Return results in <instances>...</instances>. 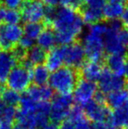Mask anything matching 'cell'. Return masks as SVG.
<instances>
[{
  "mask_svg": "<svg viewBox=\"0 0 128 129\" xmlns=\"http://www.w3.org/2000/svg\"><path fill=\"white\" fill-rule=\"evenodd\" d=\"M83 19L71 6H62L56 9L52 26L55 29L57 43L66 46L75 42L81 35L84 27Z\"/></svg>",
  "mask_w": 128,
  "mask_h": 129,
  "instance_id": "obj_1",
  "label": "cell"
},
{
  "mask_svg": "<svg viewBox=\"0 0 128 129\" xmlns=\"http://www.w3.org/2000/svg\"><path fill=\"white\" fill-rule=\"evenodd\" d=\"M78 82V74L74 68L63 66L51 72L49 86L58 95H71Z\"/></svg>",
  "mask_w": 128,
  "mask_h": 129,
  "instance_id": "obj_2",
  "label": "cell"
},
{
  "mask_svg": "<svg viewBox=\"0 0 128 129\" xmlns=\"http://www.w3.org/2000/svg\"><path fill=\"white\" fill-rule=\"evenodd\" d=\"M104 45L108 54H124L128 46V29L116 30L109 27L104 37Z\"/></svg>",
  "mask_w": 128,
  "mask_h": 129,
  "instance_id": "obj_3",
  "label": "cell"
},
{
  "mask_svg": "<svg viewBox=\"0 0 128 129\" xmlns=\"http://www.w3.org/2000/svg\"><path fill=\"white\" fill-rule=\"evenodd\" d=\"M31 70H27L20 64L12 69L5 83L8 88L22 93L26 92L31 86Z\"/></svg>",
  "mask_w": 128,
  "mask_h": 129,
  "instance_id": "obj_4",
  "label": "cell"
},
{
  "mask_svg": "<svg viewBox=\"0 0 128 129\" xmlns=\"http://www.w3.org/2000/svg\"><path fill=\"white\" fill-rule=\"evenodd\" d=\"M74 98L71 95H57L51 102L50 119L52 122L62 123L67 119L73 106Z\"/></svg>",
  "mask_w": 128,
  "mask_h": 129,
  "instance_id": "obj_5",
  "label": "cell"
},
{
  "mask_svg": "<svg viewBox=\"0 0 128 129\" xmlns=\"http://www.w3.org/2000/svg\"><path fill=\"white\" fill-rule=\"evenodd\" d=\"M46 7L41 0H24L20 6L22 20L25 23L41 22L44 20Z\"/></svg>",
  "mask_w": 128,
  "mask_h": 129,
  "instance_id": "obj_6",
  "label": "cell"
},
{
  "mask_svg": "<svg viewBox=\"0 0 128 129\" xmlns=\"http://www.w3.org/2000/svg\"><path fill=\"white\" fill-rule=\"evenodd\" d=\"M82 47L86 54V57L91 61H101L104 54V38L86 33L82 38Z\"/></svg>",
  "mask_w": 128,
  "mask_h": 129,
  "instance_id": "obj_7",
  "label": "cell"
},
{
  "mask_svg": "<svg viewBox=\"0 0 128 129\" xmlns=\"http://www.w3.org/2000/svg\"><path fill=\"white\" fill-rule=\"evenodd\" d=\"M97 92V86L95 82L82 78L78 80L73 91L74 100L78 105L83 106L86 104L94 100Z\"/></svg>",
  "mask_w": 128,
  "mask_h": 129,
  "instance_id": "obj_8",
  "label": "cell"
},
{
  "mask_svg": "<svg viewBox=\"0 0 128 129\" xmlns=\"http://www.w3.org/2000/svg\"><path fill=\"white\" fill-rule=\"evenodd\" d=\"M63 52L64 64L66 66L76 69L81 68L85 62L86 54L82 44L73 42L69 45L62 46Z\"/></svg>",
  "mask_w": 128,
  "mask_h": 129,
  "instance_id": "obj_9",
  "label": "cell"
},
{
  "mask_svg": "<svg viewBox=\"0 0 128 129\" xmlns=\"http://www.w3.org/2000/svg\"><path fill=\"white\" fill-rule=\"evenodd\" d=\"M125 84V83L123 77L112 73L108 69H104V71L98 80L99 90L106 95L112 91L123 90Z\"/></svg>",
  "mask_w": 128,
  "mask_h": 129,
  "instance_id": "obj_10",
  "label": "cell"
},
{
  "mask_svg": "<svg viewBox=\"0 0 128 129\" xmlns=\"http://www.w3.org/2000/svg\"><path fill=\"white\" fill-rule=\"evenodd\" d=\"M83 107L85 116L92 122L105 120L111 113L107 106L97 103L95 100L86 104L85 105H83Z\"/></svg>",
  "mask_w": 128,
  "mask_h": 129,
  "instance_id": "obj_11",
  "label": "cell"
},
{
  "mask_svg": "<svg viewBox=\"0 0 128 129\" xmlns=\"http://www.w3.org/2000/svg\"><path fill=\"white\" fill-rule=\"evenodd\" d=\"M18 60L12 51H3L0 54V83H5L9 74L17 66Z\"/></svg>",
  "mask_w": 128,
  "mask_h": 129,
  "instance_id": "obj_12",
  "label": "cell"
},
{
  "mask_svg": "<svg viewBox=\"0 0 128 129\" xmlns=\"http://www.w3.org/2000/svg\"><path fill=\"white\" fill-rule=\"evenodd\" d=\"M37 102H49L54 99V90L49 85H32L26 91Z\"/></svg>",
  "mask_w": 128,
  "mask_h": 129,
  "instance_id": "obj_13",
  "label": "cell"
},
{
  "mask_svg": "<svg viewBox=\"0 0 128 129\" xmlns=\"http://www.w3.org/2000/svg\"><path fill=\"white\" fill-rule=\"evenodd\" d=\"M80 69L82 78H85V79L92 82L98 81L103 71H104V69H103L100 61H91V60L85 61Z\"/></svg>",
  "mask_w": 128,
  "mask_h": 129,
  "instance_id": "obj_14",
  "label": "cell"
},
{
  "mask_svg": "<svg viewBox=\"0 0 128 129\" xmlns=\"http://www.w3.org/2000/svg\"><path fill=\"white\" fill-rule=\"evenodd\" d=\"M64 58L63 52H62V47H55L53 49L47 54L45 65L50 70V72H54L59 70L60 68L63 67Z\"/></svg>",
  "mask_w": 128,
  "mask_h": 129,
  "instance_id": "obj_15",
  "label": "cell"
},
{
  "mask_svg": "<svg viewBox=\"0 0 128 129\" xmlns=\"http://www.w3.org/2000/svg\"><path fill=\"white\" fill-rule=\"evenodd\" d=\"M0 26H1L5 37L14 47L19 43V41L24 35V28L19 24L8 25L2 23L0 24Z\"/></svg>",
  "mask_w": 128,
  "mask_h": 129,
  "instance_id": "obj_16",
  "label": "cell"
},
{
  "mask_svg": "<svg viewBox=\"0 0 128 129\" xmlns=\"http://www.w3.org/2000/svg\"><path fill=\"white\" fill-rule=\"evenodd\" d=\"M125 59L124 54H109L106 58L107 69L112 73L124 77Z\"/></svg>",
  "mask_w": 128,
  "mask_h": 129,
  "instance_id": "obj_17",
  "label": "cell"
},
{
  "mask_svg": "<svg viewBox=\"0 0 128 129\" xmlns=\"http://www.w3.org/2000/svg\"><path fill=\"white\" fill-rule=\"evenodd\" d=\"M36 41L38 46L43 48L45 51H50L54 48H55V45L57 44L55 33L49 28L44 29Z\"/></svg>",
  "mask_w": 128,
  "mask_h": 129,
  "instance_id": "obj_18",
  "label": "cell"
},
{
  "mask_svg": "<svg viewBox=\"0 0 128 129\" xmlns=\"http://www.w3.org/2000/svg\"><path fill=\"white\" fill-rule=\"evenodd\" d=\"M125 5L109 2L103 8L104 19H107L109 21L121 19L122 15H123L124 12H125Z\"/></svg>",
  "mask_w": 128,
  "mask_h": 129,
  "instance_id": "obj_19",
  "label": "cell"
},
{
  "mask_svg": "<svg viewBox=\"0 0 128 129\" xmlns=\"http://www.w3.org/2000/svg\"><path fill=\"white\" fill-rule=\"evenodd\" d=\"M106 103L111 108L118 109L128 104V93L125 90H119L107 94Z\"/></svg>",
  "mask_w": 128,
  "mask_h": 129,
  "instance_id": "obj_20",
  "label": "cell"
},
{
  "mask_svg": "<svg viewBox=\"0 0 128 129\" xmlns=\"http://www.w3.org/2000/svg\"><path fill=\"white\" fill-rule=\"evenodd\" d=\"M50 70L44 64L36 65L31 70L32 81L36 85H46L50 78Z\"/></svg>",
  "mask_w": 128,
  "mask_h": 129,
  "instance_id": "obj_21",
  "label": "cell"
},
{
  "mask_svg": "<svg viewBox=\"0 0 128 129\" xmlns=\"http://www.w3.org/2000/svg\"><path fill=\"white\" fill-rule=\"evenodd\" d=\"M0 20L2 23L8 25L19 24L22 20L20 11L18 9H10L5 5L0 6Z\"/></svg>",
  "mask_w": 128,
  "mask_h": 129,
  "instance_id": "obj_22",
  "label": "cell"
},
{
  "mask_svg": "<svg viewBox=\"0 0 128 129\" xmlns=\"http://www.w3.org/2000/svg\"><path fill=\"white\" fill-rule=\"evenodd\" d=\"M81 17L83 19L85 24L92 25L95 23L100 22L104 19V14H103V10H101V9L85 6L82 9Z\"/></svg>",
  "mask_w": 128,
  "mask_h": 129,
  "instance_id": "obj_23",
  "label": "cell"
},
{
  "mask_svg": "<svg viewBox=\"0 0 128 129\" xmlns=\"http://www.w3.org/2000/svg\"><path fill=\"white\" fill-rule=\"evenodd\" d=\"M111 119L117 128H128V104L111 113Z\"/></svg>",
  "mask_w": 128,
  "mask_h": 129,
  "instance_id": "obj_24",
  "label": "cell"
},
{
  "mask_svg": "<svg viewBox=\"0 0 128 129\" xmlns=\"http://www.w3.org/2000/svg\"><path fill=\"white\" fill-rule=\"evenodd\" d=\"M47 51H45L40 47L33 46L32 48H30L27 51L26 59L32 63L33 66L39 64H43L46 61L47 57Z\"/></svg>",
  "mask_w": 128,
  "mask_h": 129,
  "instance_id": "obj_25",
  "label": "cell"
},
{
  "mask_svg": "<svg viewBox=\"0 0 128 129\" xmlns=\"http://www.w3.org/2000/svg\"><path fill=\"white\" fill-rule=\"evenodd\" d=\"M20 99L21 96L19 92L8 88V87L6 89H3L0 100L3 101L5 104L8 105H12V106H17L18 105H19Z\"/></svg>",
  "mask_w": 128,
  "mask_h": 129,
  "instance_id": "obj_26",
  "label": "cell"
},
{
  "mask_svg": "<svg viewBox=\"0 0 128 129\" xmlns=\"http://www.w3.org/2000/svg\"><path fill=\"white\" fill-rule=\"evenodd\" d=\"M18 111L15 106L8 105L3 101H0V121H8L12 122L16 120Z\"/></svg>",
  "mask_w": 128,
  "mask_h": 129,
  "instance_id": "obj_27",
  "label": "cell"
},
{
  "mask_svg": "<svg viewBox=\"0 0 128 129\" xmlns=\"http://www.w3.org/2000/svg\"><path fill=\"white\" fill-rule=\"evenodd\" d=\"M37 101L32 99L30 96L26 93L21 96L20 102H19V112H26V113H34L37 111L38 106Z\"/></svg>",
  "mask_w": 128,
  "mask_h": 129,
  "instance_id": "obj_28",
  "label": "cell"
},
{
  "mask_svg": "<svg viewBox=\"0 0 128 129\" xmlns=\"http://www.w3.org/2000/svg\"><path fill=\"white\" fill-rule=\"evenodd\" d=\"M43 30H44V26L40 22L26 23L24 26V34L36 41Z\"/></svg>",
  "mask_w": 128,
  "mask_h": 129,
  "instance_id": "obj_29",
  "label": "cell"
},
{
  "mask_svg": "<svg viewBox=\"0 0 128 129\" xmlns=\"http://www.w3.org/2000/svg\"><path fill=\"white\" fill-rule=\"evenodd\" d=\"M108 30H109V25L100 21V22L95 23V24L89 25L87 33L93 34V35L98 36V37L104 38V35L107 34Z\"/></svg>",
  "mask_w": 128,
  "mask_h": 129,
  "instance_id": "obj_30",
  "label": "cell"
},
{
  "mask_svg": "<svg viewBox=\"0 0 128 129\" xmlns=\"http://www.w3.org/2000/svg\"><path fill=\"white\" fill-rule=\"evenodd\" d=\"M85 116V113H84V110L83 108H82L80 105H73L69 112V115H68V119L72 120L73 122L76 121L77 119H81L82 117Z\"/></svg>",
  "mask_w": 128,
  "mask_h": 129,
  "instance_id": "obj_31",
  "label": "cell"
},
{
  "mask_svg": "<svg viewBox=\"0 0 128 129\" xmlns=\"http://www.w3.org/2000/svg\"><path fill=\"white\" fill-rule=\"evenodd\" d=\"M74 124H75V129H93L92 122L86 116L77 119L74 122Z\"/></svg>",
  "mask_w": 128,
  "mask_h": 129,
  "instance_id": "obj_32",
  "label": "cell"
},
{
  "mask_svg": "<svg viewBox=\"0 0 128 129\" xmlns=\"http://www.w3.org/2000/svg\"><path fill=\"white\" fill-rule=\"evenodd\" d=\"M55 14H56V9L55 7L47 6L46 11H45V17L44 21L47 25H52L54 19H55Z\"/></svg>",
  "mask_w": 128,
  "mask_h": 129,
  "instance_id": "obj_33",
  "label": "cell"
},
{
  "mask_svg": "<svg viewBox=\"0 0 128 129\" xmlns=\"http://www.w3.org/2000/svg\"><path fill=\"white\" fill-rule=\"evenodd\" d=\"M12 52L14 54V56L16 57V59L18 60V61H20V62L23 60L26 59V55H27V50L21 48L19 45L17 47H14V48L12 50Z\"/></svg>",
  "mask_w": 128,
  "mask_h": 129,
  "instance_id": "obj_34",
  "label": "cell"
},
{
  "mask_svg": "<svg viewBox=\"0 0 128 129\" xmlns=\"http://www.w3.org/2000/svg\"><path fill=\"white\" fill-rule=\"evenodd\" d=\"M108 0H85V6L91 7V8L101 9L103 10L105 5L107 4Z\"/></svg>",
  "mask_w": 128,
  "mask_h": 129,
  "instance_id": "obj_35",
  "label": "cell"
},
{
  "mask_svg": "<svg viewBox=\"0 0 128 129\" xmlns=\"http://www.w3.org/2000/svg\"><path fill=\"white\" fill-rule=\"evenodd\" d=\"M34 41H35L34 40H32V39H31V38L27 37V36L24 34V35H23V37L20 39V41H19L18 45L28 51L30 48H32V47L34 46Z\"/></svg>",
  "mask_w": 128,
  "mask_h": 129,
  "instance_id": "obj_36",
  "label": "cell"
},
{
  "mask_svg": "<svg viewBox=\"0 0 128 129\" xmlns=\"http://www.w3.org/2000/svg\"><path fill=\"white\" fill-rule=\"evenodd\" d=\"M24 0H1V3L5 7L10 9H19L22 5Z\"/></svg>",
  "mask_w": 128,
  "mask_h": 129,
  "instance_id": "obj_37",
  "label": "cell"
},
{
  "mask_svg": "<svg viewBox=\"0 0 128 129\" xmlns=\"http://www.w3.org/2000/svg\"><path fill=\"white\" fill-rule=\"evenodd\" d=\"M106 99H107V95L104 92H102L101 90H97L96 96L94 98V100L96 102L99 103V104H102V105H104L106 103Z\"/></svg>",
  "mask_w": 128,
  "mask_h": 129,
  "instance_id": "obj_38",
  "label": "cell"
},
{
  "mask_svg": "<svg viewBox=\"0 0 128 129\" xmlns=\"http://www.w3.org/2000/svg\"><path fill=\"white\" fill-rule=\"evenodd\" d=\"M59 129H75V124L72 120L67 119L61 123Z\"/></svg>",
  "mask_w": 128,
  "mask_h": 129,
  "instance_id": "obj_39",
  "label": "cell"
},
{
  "mask_svg": "<svg viewBox=\"0 0 128 129\" xmlns=\"http://www.w3.org/2000/svg\"><path fill=\"white\" fill-rule=\"evenodd\" d=\"M93 129H108V125L105 120L97 121L93 123Z\"/></svg>",
  "mask_w": 128,
  "mask_h": 129,
  "instance_id": "obj_40",
  "label": "cell"
},
{
  "mask_svg": "<svg viewBox=\"0 0 128 129\" xmlns=\"http://www.w3.org/2000/svg\"><path fill=\"white\" fill-rule=\"evenodd\" d=\"M45 5L50 7H56L61 4V0H41Z\"/></svg>",
  "mask_w": 128,
  "mask_h": 129,
  "instance_id": "obj_41",
  "label": "cell"
},
{
  "mask_svg": "<svg viewBox=\"0 0 128 129\" xmlns=\"http://www.w3.org/2000/svg\"><path fill=\"white\" fill-rule=\"evenodd\" d=\"M121 22L123 24V26L128 29V7L125 9V12L121 17Z\"/></svg>",
  "mask_w": 128,
  "mask_h": 129,
  "instance_id": "obj_42",
  "label": "cell"
},
{
  "mask_svg": "<svg viewBox=\"0 0 128 129\" xmlns=\"http://www.w3.org/2000/svg\"><path fill=\"white\" fill-rule=\"evenodd\" d=\"M0 129H14V125L12 122L0 121Z\"/></svg>",
  "mask_w": 128,
  "mask_h": 129,
  "instance_id": "obj_43",
  "label": "cell"
},
{
  "mask_svg": "<svg viewBox=\"0 0 128 129\" xmlns=\"http://www.w3.org/2000/svg\"><path fill=\"white\" fill-rule=\"evenodd\" d=\"M84 3H85V0H73L71 7H73V8H75L76 10V9L81 8L84 5Z\"/></svg>",
  "mask_w": 128,
  "mask_h": 129,
  "instance_id": "obj_44",
  "label": "cell"
},
{
  "mask_svg": "<svg viewBox=\"0 0 128 129\" xmlns=\"http://www.w3.org/2000/svg\"><path fill=\"white\" fill-rule=\"evenodd\" d=\"M41 129H59V127L57 126V125L54 122H48V124L45 126H43Z\"/></svg>",
  "mask_w": 128,
  "mask_h": 129,
  "instance_id": "obj_45",
  "label": "cell"
},
{
  "mask_svg": "<svg viewBox=\"0 0 128 129\" xmlns=\"http://www.w3.org/2000/svg\"><path fill=\"white\" fill-rule=\"evenodd\" d=\"M73 0H61V5L62 6H71Z\"/></svg>",
  "mask_w": 128,
  "mask_h": 129,
  "instance_id": "obj_46",
  "label": "cell"
},
{
  "mask_svg": "<svg viewBox=\"0 0 128 129\" xmlns=\"http://www.w3.org/2000/svg\"><path fill=\"white\" fill-rule=\"evenodd\" d=\"M124 77H125V79L128 80V59L125 60V70H124Z\"/></svg>",
  "mask_w": 128,
  "mask_h": 129,
  "instance_id": "obj_47",
  "label": "cell"
},
{
  "mask_svg": "<svg viewBox=\"0 0 128 129\" xmlns=\"http://www.w3.org/2000/svg\"><path fill=\"white\" fill-rule=\"evenodd\" d=\"M109 2H113V3H118L122 4V5H125L128 2V0H109Z\"/></svg>",
  "mask_w": 128,
  "mask_h": 129,
  "instance_id": "obj_48",
  "label": "cell"
},
{
  "mask_svg": "<svg viewBox=\"0 0 128 129\" xmlns=\"http://www.w3.org/2000/svg\"><path fill=\"white\" fill-rule=\"evenodd\" d=\"M125 91H126L127 93H128V82L125 84Z\"/></svg>",
  "mask_w": 128,
  "mask_h": 129,
  "instance_id": "obj_49",
  "label": "cell"
},
{
  "mask_svg": "<svg viewBox=\"0 0 128 129\" xmlns=\"http://www.w3.org/2000/svg\"><path fill=\"white\" fill-rule=\"evenodd\" d=\"M2 91H3V88H1V86H0V99H1V95H2Z\"/></svg>",
  "mask_w": 128,
  "mask_h": 129,
  "instance_id": "obj_50",
  "label": "cell"
},
{
  "mask_svg": "<svg viewBox=\"0 0 128 129\" xmlns=\"http://www.w3.org/2000/svg\"><path fill=\"white\" fill-rule=\"evenodd\" d=\"M1 0H0V6H1ZM0 24H2V22H1V20H0Z\"/></svg>",
  "mask_w": 128,
  "mask_h": 129,
  "instance_id": "obj_51",
  "label": "cell"
},
{
  "mask_svg": "<svg viewBox=\"0 0 128 129\" xmlns=\"http://www.w3.org/2000/svg\"><path fill=\"white\" fill-rule=\"evenodd\" d=\"M1 53H2V52H1V48H0V54H1Z\"/></svg>",
  "mask_w": 128,
  "mask_h": 129,
  "instance_id": "obj_52",
  "label": "cell"
},
{
  "mask_svg": "<svg viewBox=\"0 0 128 129\" xmlns=\"http://www.w3.org/2000/svg\"><path fill=\"white\" fill-rule=\"evenodd\" d=\"M126 51H127V53H128V46H127V49H126Z\"/></svg>",
  "mask_w": 128,
  "mask_h": 129,
  "instance_id": "obj_53",
  "label": "cell"
},
{
  "mask_svg": "<svg viewBox=\"0 0 128 129\" xmlns=\"http://www.w3.org/2000/svg\"><path fill=\"white\" fill-rule=\"evenodd\" d=\"M119 129H122V128H119Z\"/></svg>",
  "mask_w": 128,
  "mask_h": 129,
  "instance_id": "obj_54",
  "label": "cell"
},
{
  "mask_svg": "<svg viewBox=\"0 0 128 129\" xmlns=\"http://www.w3.org/2000/svg\"><path fill=\"white\" fill-rule=\"evenodd\" d=\"M126 129H128V128H126Z\"/></svg>",
  "mask_w": 128,
  "mask_h": 129,
  "instance_id": "obj_55",
  "label": "cell"
}]
</instances>
